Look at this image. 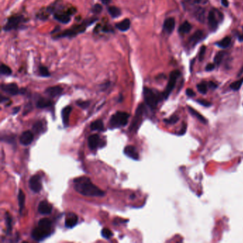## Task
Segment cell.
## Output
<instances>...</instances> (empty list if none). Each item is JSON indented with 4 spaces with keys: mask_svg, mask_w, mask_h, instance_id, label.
Here are the masks:
<instances>
[{
    "mask_svg": "<svg viewBox=\"0 0 243 243\" xmlns=\"http://www.w3.org/2000/svg\"><path fill=\"white\" fill-rule=\"evenodd\" d=\"M74 188L78 193L89 197H101L104 196V192L96 185L93 184L89 178L79 177L74 180Z\"/></svg>",
    "mask_w": 243,
    "mask_h": 243,
    "instance_id": "cell-1",
    "label": "cell"
},
{
    "mask_svg": "<svg viewBox=\"0 0 243 243\" xmlns=\"http://www.w3.org/2000/svg\"><path fill=\"white\" fill-rule=\"evenodd\" d=\"M98 20L96 17H92V18H89L88 20L84 21L81 24H78V25H75L72 26L71 28L65 30V31L61 32V33L56 34V35L53 36V39H62V38H71L74 37L76 35L79 34L84 33V32L87 30V27L91 26V24H93L96 20Z\"/></svg>",
    "mask_w": 243,
    "mask_h": 243,
    "instance_id": "cell-2",
    "label": "cell"
},
{
    "mask_svg": "<svg viewBox=\"0 0 243 243\" xmlns=\"http://www.w3.org/2000/svg\"><path fill=\"white\" fill-rule=\"evenodd\" d=\"M51 222L48 218H43L40 220L38 223V227L34 228L32 231V237L34 240L41 241L51 233Z\"/></svg>",
    "mask_w": 243,
    "mask_h": 243,
    "instance_id": "cell-3",
    "label": "cell"
},
{
    "mask_svg": "<svg viewBox=\"0 0 243 243\" xmlns=\"http://www.w3.org/2000/svg\"><path fill=\"white\" fill-rule=\"evenodd\" d=\"M74 8L68 9V10H63V6H60L58 7L54 12L53 13V17L54 20L58 21L59 22L62 23V24H68L71 20V15L74 14L75 9L72 10ZM75 13V12H74Z\"/></svg>",
    "mask_w": 243,
    "mask_h": 243,
    "instance_id": "cell-4",
    "label": "cell"
},
{
    "mask_svg": "<svg viewBox=\"0 0 243 243\" xmlns=\"http://www.w3.org/2000/svg\"><path fill=\"white\" fill-rule=\"evenodd\" d=\"M143 96L145 104L151 108H155L160 101V96L152 89L145 87L143 89Z\"/></svg>",
    "mask_w": 243,
    "mask_h": 243,
    "instance_id": "cell-5",
    "label": "cell"
},
{
    "mask_svg": "<svg viewBox=\"0 0 243 243\" xmlns=\"http://www.w3.org/2000/svg\"><path fill=\"white\" fill-rule=\"evenodd\" d=\"M129 114L126 112L118 111L111 116L110 124L113 128H119L126 126L129 119Z\"/></svg>",
    "mask_w": 243,
    "mask_h": 243,
    "instance_id": "cell-6",
    "label": "cell"
},
{
    "mask_svg": "<svg viewBox=\"0 0 243 243\" xmlns=\"http://www.w3.org/2000/svg\"><path fill=\"white\" fill-rule=\"evenodd\" d=\"M25 18L23 15H13L7 20V22L3 26L5 32H9L11 30L17 29L22 23L24 22Z\"/></svg>",
    "mask_w": 243,
    "mask_h": 243,
    "instance_id": "cell-7",
    "label": "cell"
},
{
    "mask_svg": "<svg viewBox=\"0 0 243 243\" xmlns=\"http://www.w3.org/2000/svg\"><path fill=\"white\" fill-rule=\"evenodd\" d=\"M180 75H181V73H180L179 71L178 70L173 71L170 74L169 81H168V83L167 84V87L166 88L165 91H164L163 93V96L164 97L165 99H168L169 95L171 94L172 91H173L174 87H175L178 78L179 77Z\"/></svg>",
    "mask_w": 243,
    "mask_h": 243,
    "instance_id": "cell-8",
    "label": "cell"
},
{
    "mask_svg": "<svg viewBox=\"0 0 243 243\" xmlns=\"http://www.w3.org/2000/svg\"><path fill=\"white\" fill-rule=\"evenodd\" d=\"M145 111V106L143 104H140L138 107L136 112H135V115L133 118V122H132V125L131 126V131H136L141 126V122L143 120V116L144 114Z\"/></svg>",
    "mask_w": 243,
    "mask_h": 243,
    "instance_id": "cell-9",
    "label": "cell"
},
{
    "mask_svg": "<svg viewBox=\"0 0 243 243\" xmlns=\"http://www.w3.org/2000/svg\"><path fill=\"white\" fill-rule=\"evenodd\" d=\"M29 185L30 189L34 193H39L41 191L42 188V183L41 179L39 175H34L29 180Z\"/></svg>",
    "mask_w": 243,
    "mask_h": 243,
    "instance_id": "cell-10",
    "label": "cell"
},
{
    "mask_svg": "<svg viewBox=\"0 0 243 243\" xmlns=\"http://www.w3.org/2000/svg\"><path fill=\"white\" fill-rule=\"evenodd\" d=\"M2 89L5 93H8L9 95L15 96L20 93V89H19L18 86L14 83L2 84Z\"/></svg>",
    "mask_w": 243,
    "mask_h": 243,
    "instance_id": "cell-11",
    "label": "cell"
},
{
    "mask_svg": "<svg viewBox=\"0 0 243 243\" xmlns=\"http://www.w3.org/2000/svg\"><path fill=\"white\" fill-rule=\"evenodd\" d=\"M34 135L31 131H26L22 133L20 136V143L24 145H28L33 141Z\"/></svg>",
    "mask_w": 243,
    "mask_h": 243,
    "instance_id": "cell-12",
    "label": "cell"
},
{
    "mask_svg": "<svg viewBox=\"0 0 243 243\" xmlns=\"http://www.w3.org/2000/svg\"><path fill=\"white\" fill-rule=\"evenodd\" d=\"M63 89L62 87H59V86H55V87H49L46 89L45 93H47L48 96L51 97V98H54V97L58 96L61 95L62 93Z\"/></svg>",
    "mask_w": 243,
    "mask_h": 243,
    "instance_id": "cell-13",
    "label": "cell"
},
{
    "mask_svg": "<svg viewBox=\"0 0 243 243\" xmlns=\"http://www.w3.org/2000/svg\"><path fill=\"white\" fill-rule=\"evenodd\" d=\"M100 142H101L100 137H99V135L97 134L91 135V136L89 137V139H88L89 146L91 150H95V149L98 148L99 144H100Z\"/></svg>",
    "mask_w": 243,
    "mask_h": 243,
    "instance_id": "cell-14",
    "label": "cell"
},
{
    "mask_svg": "<svg viewBox=\"0 0 243 243\" xmlns=\"http://www.w3.org/2000/svg\"><path fill=\"white\" fill-rule=\"evenodd\" d=\"M38 210L42 215H49L51 212L52 207L47 201H41L38 206Z\"/></svg>",
    "mask_w": 243,
    "mask_h": 243,
    "instance_id": "cell-15",
    "label": "cell"
},
{
    "mask_svg": "<svg viewBox=\"0 0 243 243\" xmlns=\"http://www.w3.org/2000/svg\"><path fill=\"white\" fill-rule=\"evenodd\" d=\"M124 153L128 157L132 158L133 160L138 159V153L135 147L131 146V145H128L124 148Z\"/></svg>",
    "mask_w": 243,
    "mask_h": 243,
    "instance_id": "cell-16",
    "label": "cell"
},
{
    "mask_svg": "<svg viewBox=\"0 0 243 243\" xmlns=\"http://www.w3.org/2000/svg\"><path fill=\"white\" fill-rule=\"evenodd\" d=\"M175 20L173 17H171V18H168L166 19L164 22L163 24V29L167 32V33L170 34L171 32H173V29H175Z\"/></svg>",
    "mask_w": 243,
    "mask_h": 243,
    "instance_id": "cell-17",
    "label": "cell"
},
{
    "mask_svg": "<svg viewBox=\"0 0 243 243\" xmlns=\"http://www.w3.org/2000/svg\"><path fill=\"white\" fill-rule=\"evenodd\" d=\"M78 223V217L75 214H69L65 220V225L68 228H72Z\"/></svg>",
    "mask_w": 243,
    "mask_h": 243,
    "instance_id": "cell-18",
    "label": "cell"
},
{
    "mask_svg": "<svg viewBox=\"0 0 243 243\" xmlns=\"http://www.w3.org/2000/svg\"><path fill=\"white\" fill-rule=\"evenodd\" d=\"M71 110H72V108L69 106H66L62 110V120H63V123H64V126H66V127L68 126V123H69V117H70L71 112Z\"/></svg>",
    "mask_w": 243,
    "mask_h": 243,
    "instance_id": "cell-19",
    "label": "cell"
},
{
    "mask_svg": "<svg viewBox=\"0 0 243 243\" xmlns=\"http://www.w3.org/2000/svg\"><path fill=\"white\" fill-rule=\"evenodd\" d=\"M116 27L120 32H126L131 27V21L129 19H125L121 22L117 23L116 24Z\"/></svg>",
    "mask_w": 243,
    "mask_h": 243,
    "instance_id": "cell-20",
    "label": "cell"
},
{
    "mask_svg": "<svg viewBox=\"0 0 243 243\" xmlns=\"http://www.w3.org/2000/svg\"><path fill=\"white\" fill-rule=\"evenodd\" d=\"M208 24L209 26L212 30H215L217 28L218 25V22L217 19H216L215 14L214 11H210L209 14H208Z\"/></svg>",
    "mask_w": 243,
    "mask_h": 243,
    "instance_id": "cell-21",
    "label": "cell"
},
{
    "mask_svg": "<svg viewBox=\"0 0 243 243\" xmlns=\"http://www.w3.org/2000/svg\"><path fill=\"white\" fill-rule=\"evenodd\" d=\"M202 36H203V33H202V32L200 31V30H198V31L196 32L193 34V36H191L190 39H189V41H190V43L192 44H196L197 43H198V42L201 40Z\"/></svg>",
    "mask_w": 243,
    "mask_h": 243,
    "instance_id": "cell-22",
    "label": "cell"
},
{
    "mask_svg": "<svg viewBox=\"0 0 243 243\" xmlns=\"http://www.w3.org/2000/svg\"><path fill=\"white\" fill-rule=\"evenodd\" d=\"M108 11L109 14L113 18H117L121 15V10L117 7L115 6H111V7H108Z\"/></svg>",
    "mask_w": 243,
    "mask_h": 243,
    "instance_id": "cell-23",
    "label": "cell"
},
{
    "mask_svg": "<svg viewBox=\"0 0 243 243\" xmlns=\"http://www.w3.org/2000/svg\"><path fill=\"white\" fill-rule=\"evenodd\" d=\"M91 129L92 131H102L104 129V123L101 120H96L93 121L91 125Z\"/></svg>",
    "mask_w": 243,
    "mask_h": 243,
    "instance_id": "cell-24",
    "label": "cell"
},
{
    "mask_svg": "<svg viewBox=\"0 0 243 243\" xmlns=\"http://www.w3.org/2000/svg\"><path fill=\"white\" fill-rule=\"evenodd\" d=\"M51 106V101L44 98H40L39 100L37 101V102H36V106H37V108H44Z\"/></svg>",
    "mask_w": 243,
    "mask_h": 243,
    "instance_id": "cell-25",
    "label": "cell"
},
{
    "mask_svg": "<svg viewBox=\"0 0 243 243\" xmlns=\"http://www.w3.org/2000/svg\"><path fill=\"white\" fill-rule=\"evenodd\" d=\"M18 202H19V206L20 208V212L24 210V205H25V194L23 192L22 190H20L18 193Z\"/></svg>",
    "mask_w": 243,
    "mask_h": 243,
    "instance_id": "cell-26",
    "label": "cell"
},
{
    "mask_svg": "<svg viewBox=\"0 0 243 243\" xmlns=\"http://www.w3.org/2000/svg\"><path fill=\"white\" fill-rule=\"evenodd\" d=\"M191 28H192V26H191L190 24L186 21V22H183V24H181V26H180L178 29V32L182 34H187L190 32Z\"/></svg>",
    "mask_w": 243,
    "mask_h": 243,
    "instance_id": "cell-27",
    "label": "cell"
},
{
    "mask_svg": "<svg viewBox=\"0 0 243 243\" xmlns=\"http://www.w3.org/2000/svg\"><path fill=\"white\" fill-rule=\"evenodd\" d=\"M0 72H1L2 75L5 76H9L12 74V71L11 68L9 66H7L5 64H1V67H0Z\"/></svg>",
    "mask_w": 243,
    "mask_h": 243,
    "instance_id": "cell-28",
    "label": "cell"
},
{
    "mask_svg": "<svg viewBox=\"0 0 243 243\" xmlns=\"http://www.w3.org/2000/svg\"><path fill=\"white\" fill-rule=\"evenodd\" d=\"M231 43V39L229 36H226L224 39L221 40L220 41L217 42V45L220 48H227L228 47Z\"/></svg>",
    "mask_w": 243,
    "mask_h": 243,
    "instance_id": "cell-29",
    "label": "cell"
},
{
    "mask_svg": "<svg viewBox=\"0 0 243 243\" xmlns=\"http://www.w3.org/2000/svg\"><path fill=\"white\" fill-rule=\"evenodd\" d=\"M6 225H7V235H9L12 230V219L8 213L6 215Z\"/></svg>",
    "mask_w": 243,
    "mask_h": 243,
    "instance_id": "cell-30",
    "label": "cell"
},
{
    "mask_svg": "<svg viewBox=\"0 0 243 243\" xmlns=\"http://www.w3.org/2000/svg\"><path fill=\"white\" fill-rule=\"evenodd\" d=\"M189 111H190V114H192L193 116H196V117L198 118V119H199L200 120V121L201 122H202V123H207V120L205 119V118L203 116H202V115H200V114H199V113L198 112V111H196V110H194V109L193 108H190V107H189Z\"/></svg>",
    "mask_w": 243,
    "mask_h": 243,
    "instance_id": "cell-31",
    "label": "cell"
},
{
    "mask_svg": "<svg viewBox=\"0 0 243 243\" xmlns=\"http://www.w3.org/2000/svg\"><path fill=\"white\" fill-rule=\"evenodd\" d=\"M225 56V52L224 51H219L217 54L215 55V59H214V62L216 65H220L221 64L222 61Z\"/></svg>",
    "mask_w": 243,
    "mask_h": 243,
    "instance_id": "cell-32",
    "label": "cell"
},
{
    "mask_svg": "<svg viewBox=\"0 0 243 243\" xmlns=\"http://www.w3.org/2000/svg\"><path fill=\"white\" fill-rule=\"evenodd\" d=\"M39 71L40 76H43V77H49V76H50V72L49 71L47 67H46L44 66H39Z\"/></svg>",
    "mask_w": 243,
    "mask_h": 243,
    "instance_id": "cell-33",
    "label": "cell"
},
{
    "mask_svg": "<svg viewBox=\"0 0 243 243\" xmlns=\"http://www.w3.org/2000/svg\"><path fill=\"white\" fill-rule=\"evenodd\" d=\"M197 88H198V91L201 93H207L208 91V84L205 83V82H202V83L199 84L197 85Z\"/></svg>",
    "mask_w": 243,
    "mask_h": 243,
    "instance_id": "cell-34",
    "label": "cell"
},
{
    "mask_svg": "<svg viewBox=\"0 0 243 243\" xmlns=\"http://www.w3.org/2000/svg\"><path fill=\"white\" fill-rule=\"evenodd\" d=\"M243 83V78H241V79L238 80V81H236L230 85V88L234 91H238V90L240 89V88L242 86V84Z\"/></svg>",
    "mask_w": 243,
    "mask_h": 243,
    "instance_id": "cell-35",
    "label": "cell"
},
{
    "mask_svg": "<svg viewBox=\"0 0 243 243\" xmlns=\"http://www.w3.org/2000/svg\"><path fill=\"white\" fill-rule=\"evenodd\" d=\"M101 235L105 239H109L113 236V233L110 229L108 228H104L101 230Z\"/></svg>",
    "mask_w": 243,
    "mask_h": 243,
    "instance_id": "cell-36",
    "label": "cell"
},
{
    "mask_svg": "<svg viewBox=\"0 0 243 243\" xmlns=\"http://www.w3.org/2000/svg\"><path fill=\"white\" fill-rule=\"evenodd\" d=\"M103 10V7L102 6L99 4H96L93 6V7L91 8V11L93 14H100V13Z\"/></svg>",
    "mask_w": 243,
    "mask_h": 243,
    "instance_id": "cell-37",
    "label": "cell"
},
{
    "mask_svg": "<svg viewBox=\"0 0 243 243\" xmlns=\"http://www.w3.org/2000/svg\"><path fill=\"white\" fill-rule=\"evenodd\" d=\"M205 51H206V47H205V46H202L200 50V53H199V59H200V61H202V59H204Z\"/></svg>",
    "mask_w": 243,
    "mask_h": 243,
    "instance_id": "cell-38",
    "label": "cell"
},
{
    "mask_svg": "<svg viewBox=\"0 0 243 243\" xmlns=\"http://www.w3.org/2000/svg\"><path fill=\"white\" fill-rule=\"evenodd\" d=\"M178 120V117L177 116H173L170 119L165 120V122L168 123H175Z\"/></svg>",
    "mask_w": 243,
    "mask_h": 243,
    "instance_id": "cell-39",
    "label": "cell"
},
{
    "mask_svg": "<svg viewBox=\"0 0 243 243\" xmlns=\"http://www.w3.org/2000/svg\"><path fill=\"white\" fill-rule=\"evenodd\" d=\"M77 105L78 106L81 107V108H87L88 106H89V102H88V101H78V102H77Z\"/></svg>",
    "mask_w": 243,
    "mask_h": 243,
    "instance_id": "cell-40",
    "label": "cell"
},
{
    "mask_svg": "<svg viewBox=\"0 0 243 243\" xmlns=\"http://www.w3.org/2000/svg\"><path fill=\"white\" fill-rule=\"evenodd\" d=\"M186 94L189 97H193L196 96V93L194 92V91H193V89H187L186 90Z\"/></svg>",
    "mask_w": 243,
    "mask_h": 243,
    "instance_id": "cell-41",
    "label": "cell"
},
{
    "mask_svg": "<svg viewBox=\"0 0 243 243\" xmlns=\"http://www.w3.org/2000/svg\"><path fill=\"white\" fill-rule=\"evenodd\" d=\"M198 102L200 104L203 105L204 106L208 107V106H210V103L208 102V101H205V100H200H200H198Z\"/></svg>",
    "mask_w": 243,
    "mask_h": 243,
    "instance_id": "cell-42",
    "label": "cell"
},
{
    "mask_svg": "<svg viewBox=\"0 0 243 243\" xmlns=\"http://www.w3.org/2000/svg\"><path fill=\"white\" fill-rule=\"evenodd\" d=\"M215 67V64H209L206 66L205 69L206 71H212Z\"/></svg>",
    "mask_w": 243,
    "mask_h": 243,
    "instance_id": "cell-43",
    "label": "cell"
},
{
    "mask_svg": "<svg viewBox=\"0 0 243 243\" xmlns=\"http://www.w3.org/2000/svg\"><path fill=\"white\" fill-rule=\"evenodd\" d=\"M209 87L212 89H216V88H217V84H215L214 82H212V81H210L209 82Z\"/></svg>",
    "mask_w": 243,
    "mask_h": 243,
    "instance_id": "cell-44",
    "label": "cell"
},
{
    "mask_svg": "<svg viewBox=\"0 0 243 243\" xmlns=\"http://www.w3.org/2000/svg\"><path fill=\"white\" fill-rule=\"evenodd\" d=\"M221 2H222V5H223L224 7H228V5H229L228 0H221Z\"/></svg>",
    "mask_w": 243,
    "mask_h": 243,
    "instance_id": "cell-45",
    "label": "cell"
},
{
    "mask_svg": "<svg viewBox=\"0 0 243 243\" xmlns=\"http://www.w3.org/2000/svg\"><path fill=\"white\" fill-rule=\"evenodd\" d=\"M100 1L101 2H102L103 5H108V4L111 2V0H100Z\"/></svg>",
    "mask_w": 243,
    "mask_h": 243,
    "instance_id": "cell-46",
    "label": "cell"
},
{
    "mask_svg": "<svg viewBox=\"0 0 243 243\" xmlns=\"http://www.w3.org/2000/svg\"><path fill=\"white\" fill-rule=\"evenodd\" d=\"M20 107H18V108H14V111H13V114H17V113H18V111H20Z\"/></svg>",
    "mask_w": 243,
    "mask_h": 243,
    "instance_id": "cell-47",
    "label": "cell"
},
{
    "mask_svg": "<svg viewBox=\"0 0 243 243\" xmlns=\"http://www.w3.org/2000/svg\"><path fill=\"white\" fill-rule=\"evenodd\" d=\"M239 39H240V41H243V33L242 35H240V36H239Z\"/></svg>",
    "mask_w": 243,
    "mask_h": 243,
    "instance_id": "cell-48",
    "label": "cell"
}]
</instances>
